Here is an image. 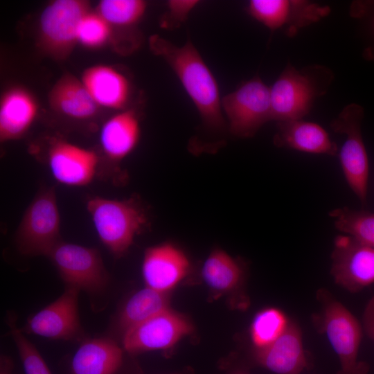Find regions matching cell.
<instances>
[{"label": "cell", "mask_w": 374, "mask_h": 374, "mask_svg": "<svg viewBox=\"0 0 374 374\" xmlns=\"http://www.w3.org/2000/svg\"><path fill=\"white\" fill-rule=\"evenodd\" d=\"M152 53L174 71L194 103L204 127L219 132L225 127L217 82L190 39L181 46L159 35L150 38Z\"/></svg>", "instance_id": "cell-1"}, {"label": "cell", "mask_w": 374, "mask_h": 374, "mask_svg": "<svg viewBox=\"0 0 374 374\" xmlns=\"http://www.w3.org/2000/svg\"><path fill=\"white\" fill-rule=\"evenodd\" d=\"M334 79L332 71L313 64L297 69L288 63L270 87L271 121L303 119L314 100L325 94Z\"/></svg>", "instance_id": "cell-2"}, {"label": "cell", "mask_w": 374, "mask_h": 374, "mask_svg": "<svg viewBox=\"0 0 374 374\" xmlns=\"http://www.w3.org/2000/svg\"><path fill=\"white\" fill-rule=\"evenodd\" d=\"M317 299L321 311L313 320L339 359L337 374H368L369 365L358 359L362 328L357 318L326 290L317 292Z\"/></svg>", "instance_id": "cell-3"}, {"label": "cell", "mask_w": 374, "mask_h": 374, "mask_svg": "<svg viewBox=\"0 0 374 374\" xmlns=\"http://www.w3.org/2000/svg\"><path fill=\"white\" fill-rule=\"evenodd\" d=\"M87 208L100 241L116 256L128 250L148 222L144 209L134 199L93 197Z\"/></svg>", "instance_id": "cell-4"}, {"label": "cell", "mask_w": 374, "mask_h": 374, "mask_svg": "<svg viewBox=\"0 0 374 374\" xmlns=\"http://www.w3.org/2000/svg\"><path fill=\"white\" fill-rule=\"evenodd\" d=\"M60 217L53 188H42L33 198L16 233V244L26 256H48L60 240Z\"/></svg>", "instance_id": "cell-5"}, {"label": "cell", "mask_w": 374, "mask_h": 374, "mask_svg": "<svg viewBox=\"0 0 374 374\" xmlns=\"http://www.w3.org/2000/svg\"><path fill=\"white\" fill-rule=\"evenodd\" d=\"M363 118V107L350 103L341 110L330 126L335 132L346 135L339 152L342 171L350 189L362 204H366L369 165L361 130Z\"/></svg>", "instance_id": "cell-6"}, {"label": "cell", "mask_w": 374, "mask_h": 374, "mask_svg": "<svg viewBox=\"0 0 374 374\" xmlns=\"http://www.w3.org/2000/svg\"><path fill=\"white\" fill-rule=\"evenodd\" d=\"M222 108L231 133L240 138L253 136L271 121L270 87L258 76L244 82L222 98Z\"/></svg>", "instance_id": "cell-7"}, {"label": "cell", "mask_w": 374, "mask_h": 374, "mask_svg": "<svg viewBox=\"0 0 374 374\" xmlns=\"http://www.w3.org/2000/svg\"><path fill=\"white\" fill-rule=\"evenodd\" d=\"M91 10L84 0H55L42 12L39 20V42L42 49L57 60H63L78 43V26Z\"/></svg>", "instance_id": "cell-8"}, {"label": "cell", "mask_w": 374, "mask_h": 374, "mask_svg": "<svg viewBox=\"0 0 374 374\" xmlns=\"http://www.w3.org/2000/svg\"><path fill=\"white\" fill-rule=\"evenodd\" d=\"M47 256L67 287L97 294L108 285V272L95 248L60 241Z\"/></svg>", "instance_id": "cell-9"}, {"label": "cell", "mask_w": 374, "mask_h": 374, "mask_svg": "<svg viewBox=\"0 0 374 374\" xmlns=\"http://www.w3.org/2000/svg\"><path fill=\"white\" fill-rule=\"evenodd\" d=\"M335 282L351 292L374 283V247L350 235H338L332 252Z\"/></svg>", "instance_id": "cell-10"}, {"label": "cell", "mask_w": 374, "mask_h": 374, "mask_svg": "<svg viewBox=\"0 0 374 374\" xmlns=\"http://www.w3.org/2000/svg\"><path fill=\"white\" fill-rule=\"evenodd\" d=\"M328 6L301 0H251L248 13L271 30L284 28L288 36H294L303 27L327 16Z\"/></svg>", "instance_id": "cell-11"}, {"label": "cell", "mask_w": 374, "mask_h": 374, "mask_svg": "<svg viewBox=\"0 0 374 374\" xmlns=\"http://www.w3.org/2000/svg\"><path fill=\"white\" fill-rule=\"evenodd\" d=\"M190 326L184 317L168 309L127 331L123 348L130 354L168 349L188 335Z\"/></svg>", "instance_id": "cell-12"}, {"label": "cell", "mask_w": 374, "mask_h": 374, "mask_svg": "<svg viewBox=\"0 0 374 374\" xmlns=\"http://www.w3.org/2000/svg\"><path fill=\"white\" fill-rule=\"evenodd\" d=\"M79 292L66 287L59 298L31 317L21 331L51 339L71 340L79 337Z\"/></svg>", "instance_id": "cell-13"}, {"label": "cell", "mask_w": 374, "mask_h": 374, "mask_svg": "<svg viewBox=\"0 0 374 374\" xmlns=\"http://www.w3.org/2000/svg\"><path fill=\"white\" fill-rule=\"evenodd\" d=\"M46 160L53 178L62 184L73 187L89 184L99 163L95 151L60 139L49 145Z\"/></svg>", "instance_id": "cell-14"}, {"label": "cell", "mask_w": 374, "mask_h": 374, "mask_svg": "<svg viewBox=\"0 0 374 374\" xmlns=\"http://www.w3.org/2000/svg\"><path fill=\"white\" fill-rule=\"evenodd\" d=\"M254 363L275 374H301L310 366L301 330L290 320L285 331L266 347L255 349Z\"/></svg>", "instance_id": "cell-15"}, {"label": "cell", "mask_w": 374, "mask_h": 374, "mask_svg": "<svg viewBox=\"0 0 374 374\" xmlns=\"http://www.w3.org/2000/svg\"><path fill=\"white\" fill-rule=\"evenodd\" d=\"M189 262L174 245L165 243L148 248L142 262V275L146 287L166 292L186 275Z\"/></svg>", "instance_id": "cell-16"}, {"label": "cell", "mask_w": 374, "mask_h": 374, "mask_svg": "<svg viewBox=\"0 0 374 374\" xmlns=\"http://www.w3.org/2000/svg\"><path fill=\"white\" fill-rule=\"evenodd\" d=\"M81 80L99 107L119 111L127 109L132 84L120 70L105 64L93 65L83 71Z\"/></svg>", "instance_id": "cell-17"}, {"label": "cell", "mask_w": 374, "mask_h": 374, "mask_svg": "<svg viewBox=\"0 0 374 374\" xmlns=\"http://www.w3.org/2000/svg\"><path fill=\"white\" fill-rule=\"evenodd\" d=\"M39 107L26 88L15 86L3 92L0 100L1 142L23 136L36 119Z\"/></svg>", "instance_id": "cell-18"}, {"label": "cell", "mask_w": 374, "mask_h": 374, "mask_svg": "<svg viewBox=\"0 0 374 374\" xmlns=\"http://www.w3.org/2000/svg\"><path fill=\"white\" fill-rule=\"evenodd\" d=\"M125 365L123 349L105 337L85 340L71 358L70 374H121Z\"/></svg>", "instance_id": "cell-19"}, {"label": "cell", "mask_w": 374, "mask_h": 374, "mask_svg": "<svg viewBox=\"0 0 374 374\" xmlns=\"http://www.w3.org/2000/svg\"><path fill=\"white\" fill-rule=\"evenodd\" d=\"M141 135L139 116L134 109L119 111L103 125L100 144L105 156L120 163L136 147Z\"/></svg>", "instance_id": "cell-20"}, {"label": "cell", "mask_w": 374, "mask_h": 374, "mask_svg": "<svg viewBox=\"0 0 374 374\" xmlns=\"http://www.w3.org/2000/svg\"><path fill=\"white\" fill-rule=\"evenodd\" d=\"M274 143L310 154H337V146L319 124L303 119L278 122Z\"/></svg>", "instance_id": "cell-21"}, {"label": "cell", "mask_w": 374, "mask_h": 374, "mask_svg": "<svg viewBox=\"0 0 374 374\" xmlns=\"http://www.w3.org/2000/svg\"><path fill=\"white\" fill-rule=\"evenodd\" d=\"M49 105L55 112L75 121H87L98 112L99 106L81 79L67 73L53 85L48 94Z\"/></svg>", "instance_id": "cell-22"}, {"label": "cell", "mask_w": 374, "mask_h": 374, "mask_svg": "<svg viewBox=\"0 0 374 374\" xmlns=\"http://www.w3.org/2000/svg\"><path fill=\"white\" fill-rule=\"evenodd\" d=\"M168 310L166 293L146 287L134 294L123 305L117 318L123 335L134 326Z\"/></svg>", "instance_id": "cell-23"}, {"label": "cell", "mask_w": 374, "mask_h": 374, "mask_svg": "<svg viewBox=\"0 0 374 374\" xmlns=\"http://www.w3.org/2000/svg\"><path fill=\"white\" fill-rule=\"evenodd\" d=\"M206 283L218 292H228L242 283L244 271L241 263L221 249L212 251L206 259L202 270Z\"/></svg>", "instance_id": "cell-24"}, {"label": "cell", "mask_w": 374, "mask_h": 374, "mask_svg": "<svg viewBox=\"0 0 374 374\" xmlns=\"http://www.w3.org/2000/svg\"><path fill=\"white\" fill-rule=\"evenodd\" d=\"M290 320L281 310L266 308L253 317L250 326V337L255 349L271 344L287 329Z\"/></svg>", "instance_id": "cell-25"}, {"label": "cell", "mask_w": 374, "mask_h": 374, "mask_svg": "<svg viewBox=\"0 0 374 374\" xmlns=\"http://www.w3.org/2000/svg\"><path fill=\"white\" fill-rule=\"evenodd\" d=\"M329 215L338 230L374 247V213L344 207L334 209Z\"/></svg>", "instance_id": "cell-26"}, {"label": "cell", "mask_w": 374, "mask_h": 374, "mask_svg": "<svg viewBox=\"0 0 374 374\" xmlns=\"http://www.w3.org/2000/svg\"><path fill=\"white\" fill-rule=\"evenodd\" d=\"M147 9L143 0H101L96 12L112 27H130L137 24Z\"/></svg>", "instance_id": "cell-27"}, {"label": "cell", "mask_w": 374, "mask_h": 374, "mask_svg": "<svg viewBox=\"0 0 374 374\" xmlns=\"http://www.w3.org/2000/svg\"><path fill=\"white\" fill-rule=\"evenodd\" d=\"M112 28L96 11L90 10L78 26V43L89 48L101 47L111 38Z\"/></svg>", "instance_id": "cell-28"}, {"label": "cell", "mask_w": 374, "mask_h": 374, "mask_svg": "<svg viewBox=\"0 0 374 374\" xmlns=\"http://www.w3.org/2000/svg\"><path fill=\"white\" fill-rule=\"evenodd\" d=\"M8 325L25 374H52L37 349L17 327L15 320L9 319Z\"/></svg>", "instance_id": "cell-29"}, {"label": "cell", "mask_w": 374, "mask_h": 374, "mask_svg": "<svg viewBox=\"0 0 374 374\" xmlns=\"http://www.w3.org/2000/svg\"><path fill=\"white\" fill-rule=\"evenodd\" d=\"M197 0H170L167 3V12L161 19L164 28L173 29L179 27L188 18L192 10L197 6Z\"/></svg>", "instance_id": "cell-30"}, {"label": "cell", "mask_w": 374, "mask_h": 374, "mask_svg": "<svg viewBox=\"0 0 374 374\" xmlns=\"http://www.w3.org/2000/svg\"><path fill=\"white\" fill-rule=\"evenodd\" d=\"M363 328L367 336L374 341V296L370 299L365 307Z\"/></svg>", "instance_id": "cell-31"}, {"label": "cell", "mask_w": 374, "mask_h": 374, "mask_svg": "<svg viewBox=\"0 0 374 374\" xmlns=\"http://www.w3.org/2000/svg\"><path fill=\"white\" fill-rule=\"evenodd\" d=\"M229 374H249L247 371L242 368H238L233 370L232 372H231Z\"/></svg>", "instance_id": "cell-32"}, {"label": "cell", "mask_w": 374, "mask_h": 374, "mask_svg": "<svg viewBox=\"0 0 374 374\" xmlns=\"http://www.w3.org/2000/svg\"><path fill=\"white\" fill-rule=\"evenodd\" d=\"M1 374H9V373L1 371Z\"/></svg>", "instance_id": "cell-33"}, {"label": "cell", "mask_w": 374, "mask_h": 374, "mask_svg": "<svg viewBox=\"0 0 374 374\" xmlns=\"http://www.w3.org/2000/svg\"><path fill=\"white\" fill-rule=\"evenodd\" d=\"M373 30H374V21H373Z\"/></svg>", "instance_id": "cell-34"}]
</instances>
